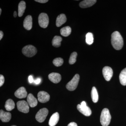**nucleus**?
I'll use <instances>...</instances> for the list:
<instances>
[{
    "instance_id": "obj_12",
    "label": "nucleus",
    "mask_w": 126,
    "mask_h": 126,
    "mask_svg": "<svg viewBox=\"0 0 126 126\" xmlns=\"http://www.w3.org/2000/svg\"><path fill=\"white\" fill-rule=\"evenodd\" d=\"M49 79L54 83H58L61 81V75L58 73H52L48 75Z\"/></svg>"
},
{
    "instance_id": "obj_8",
    "label": "nucleus",
    "mask_w": 126,
    "mask_h": 126,
    "mask_svg": "<svg viewBox=\"0 0 126 126\" xmlns=\"http://www.w3.org/2000/svg\"><path fill=\"white\" fill-rule=\"evenodd\" d=\"M17 109L18 110L21 112L27 113L29 111V107L28 103L26 101H21L17 102Z\"/></svg>"
},
{
    "instance_id": "obj_15",
    "label": "nucleus",
    "mask_w": 126,
    "mask_h": 126,
    "mask_svg": "<svg viewBox=\"0 0 126 126\" xmlns=\"http://www.w3.org/2000/svg\"><path fill=\"white\" fill-rule=\"evenodd\" d=\"M27 101L28 104L31 107H34L38 104L37 99L32 94H29L27 96Z\"/></svg>"
},
{
    "instance_id": "obj_11",
    "label": "nucleus",
    "mask_w": 126,
    "mask_h": 126,
    "mask_svg": "<svg viewBox=\"0 0 126 126\" xmlns=\"http://www.w3.org/2000/svg\"><path fill=\"white\" fill-rule=\"evenodd\" d=\"M27 93L24 87H21L16 91L15 95L19 98H25L27 97Z\"/></svg>"
},
{
    "instance_id": "obj_28",
    "label": "nucleus",
    "mask_w": 126,
    "mask_h": 126,
    "mask_svg": "<svg viewBox=\"0 0 126 126\" xmlns=\"http://www.w3.org/2000/svg\"><path fill=\"white\" fill-rule=\"evenodd\" d=\"M4 77L2 75H0V87H1L4 83Z\"/></svg>"
},
{
    "instance_id": "obj_1",
    "label": "nucleus",
    "mask_w": 126,
    "mask_h": 126,
    "mask_svg": "<svg viewBox=\"0 0 126 126\" xmlns=\"http://www.w3.org/2000/svg\"><path fill=\"white\" fill-rule=\"evenodd\" d=\"M111 42L113 47L117 50L121 49L123 47V39L118 32H114L112 34Z\"/></svg>"
},
{
    "instance_id": "obj_27",
    "label": "nucleus",
    "mask_w": 126,
    "mask_h": 126,
    "mask_svg": "<svg viewBox=\"0 0 126 126\" xmlns=\"http://www.w3.org/2000/svg\"><path fill=\"white\" fill-rule=\"evenodd\" d=\"M53 63L56 67H59L63 65V60L61 58H56L53 60Z\"/></svg>"
},
{
    "instance_id": "obj_32",
    "label": "nucleus",
    "mask_w": 126,
    "mask_h": 126,
    "mask_svg": "<svg viewBox=\"0 0 126 126\" xmlns=\"http://www.w3.org/2000/svg\"><path fill=\"white\" fill-rule=\"evenodd\" d=\"M67 126H78V125L77 123L74 122H72L69 124Z\"/></svg>"
},
{
    "instance_id": "obj_23",
    "label": "nucleus",
    "mask_w": 126,
    "mask_h": 126,
    "mask_svg": "<svg viewBox=\"0 0 126 126\" xmlns=\"http://www.w3.org/2000/svg\"><path fill=\"white\" fill-rule=\"evenodd\" d=\"M62 38L60 36H55L52 41V44L54 47H58L61 46Z\"/></svg>"
},
{
    "instance_id": "obj_21",
    "label": "nucleus",
    "mask_w": 126,
    "mask_h": 126,
    "mask_svg": "<svg viewBox=\"0 0 126 126\" xmlns=\"http://www.w3.org/2000/svg\"><path fill=\"white\" fill-rule=\"evenodd\" d=\"M15 102L12 99H9L6 102L5 108L8 111H11L14 109L15 108Z\"/></svg>"
},
{
    "instance_id": "obj_13",
    "label": "nucleus",
    "mask_w": 126,
    "mask_h": 126,
    "mask_svg": "<svg viewBox=\"0 0 126 126\" xmlns=\"http://www.w3.org/2000/svg\"><path fill=\"white\" fill-rule=\"evenodd\" d=\"M23 26L27 30L31 29L32 27V18L31 16H27L25 18L23 22Z\"/></svg>"
},
{
    "instance_id": "obj_35",
    "label": "nucleus",
    "mask_w": 126,
    "mask_h": 126,
    "mask_svg": "<svg viewBox=\"0 0 126 126\" xmlns=\"http://www.w3.org/2000/svg\"><path fill=\"white\" fill-rule=\"evenodd\" d=\"M1 9H0V15H1Z\"/></svg>"
},
{
    "instance_id": "obj_17",
    "label": "nucleus",
    "mask_w": 126,
    "mask_h": 126,
    "mask_svg": "<svg viewBox=\"0 0 126 126\" xmlns=\"http://www.w3.org/2000/svg\"><path fill=\"white\" fill-rule=\"evenodd\" d=\"M96 1V0H85L80 2L79 6L82 8H87L92 6Z\"/></svg>"
},
{
    "instance_id": "obj_31",
    "label": "nucleus",
    "mask_w": 126,
    "mask_h": 126,
    "mask_svg": "<svg viewBox=\"0 0 126 126\" xmlns=\"http://www.w3.org/2000/svg\"><path fill=\"white\" fill-rule=\"evenodd\" d=\"M29 82L30 83H31L34 82L33 79V77L32 75H30L29 77Z\"/></svg>"
},
{
    "instance_id": "obj_3",
    "label": "nucleus",
    "mask_w": 126,
    "mask_h": 126,
    "mask_svg": "<svg viewBox=\"0 0 126 126\" xmlns=\"http://www.w3.org/2000/svg\"><path fill=\"white\" fill-rule=\"evenodd\" d=\"M22 52L25 56L28 57H32L36 54L37 51L34 46L29 45L25 46L22 49Z\"/></svg>"
},
{
    "instance_id": "obj_20",
    "label": "nucleus",
    "mask_w": 126,
    "mask_h": 126,
    "mask_svg": "<svg viewBox=\"0 0 126 126\" xmlns=\"http://www.w3.org/2000/svg\"><path fill=\"white\" fill-rule=\"evenodd\" d=\"M120 83L123 86H126V68L122 70L119 76Z\"/></svg>"
},
{
    "instance_id": "obj_4",
    "label": "nucleus",
    "mask_w": 126,
    "mask_h": 126,
    "mask_svg": "<svg viewBox=\"0 0 126 126\" xmlns=\"http://www.w3.org/2000/svg\"><path fill=\"white\" fill-rule=\"evenodd\" d=\"M78 110L86 116H89L92 114V111L87 106L86 103L83 101L81 103V104H78L77 106Z\"/></svg>"
},
{
    "instance_id": "obj_18",
    "label": "nucleus",
    "mask_w": 126,
    "mask_h": 126,
    "mask_svg": "<svg viewBox=\"0 0 126 126\" xmlns=\"http://www.w3.org/2000/svg\"><path fill=\"white\" fill-rule=\"evenodd\" d=\"M67 21V18L65 15L61 14L58 16L56 20V25L58 27H59L65 23Z\"/></svg>"
},
{
    "instance_id": "obj_36",
    "label": "nucleus",
    "mask_w": 126,
    "mask_h": 126,
    "mask_svg": "<svg viewBox=\"0 0 126 126\" xmlns=\"http://www.w3.org/2000/svg\"></svg>"
},
{
    "instance_id": "obj_29",
    "label": "nucleus",
    "mask_w": 126,
    "mask_h": 126,
    "mask_svg": "<svg viewBox=\"0 0 126 126\" xmlns=\"http://www.w3.org/2000/svg\"><path fill=\"white\" fill-rule=\"evenodd\" d=\"M35 1L40 3H45L48 2V0H35Z\"/></svg>"
},
{
    "instance_id": "obj_34",
    "label": "nucleus",
    "mask_w": 126,
    "mask_h": 126,
    "mask_svg": "<svg viewBox=\"0 0 126 126\" xmlns=\"http://www.w3.org/2000/svg\"><path fill=\"white\" fill-rule=\"evenodd\" d=\"M14 16L15 17H16V16H17V13H16V12L15 11L14 12Z\"/></svg>"
},
{
    "instance_id": "obj_25",
    "label": "nucleus",
    "mask_w": 126,
    "mask_h": 126,
    "mask_svg": "<svg viewBox=\"0 0 126 126\" xmlns=\"http://www.w3.org/2000/svg\"><path fill=\"white\" fill-rule=\"evenodd\" d=\"M86 43L89 45H90L93 43L94 37L92 33L89 32L86 35Z\"/></svg>"
},
{
    "instance_id": "obj_33",
    "label": "nucleus",
    "mask_w": 126,
    "mask_h": 126,
    "mask_svg": "<svg viewBox=\"0 0 126 126\" xmlns=\"http://www.w3.org/2000/svg\"><path fill=\"white\" fill-rule=\"evenodd\" d=\"M3 35H4V34L3 32L1 31H0V40H1V39L3 38Z\"/></svg>"
},
{
    "instance_id": "obj_26",
    "label": "nucleus",
    "mask_w": 126,
    "mask_h": 126,
    "mask_svg": "<svg viewBox=\"0 0 126 126\" xmlns=\"http://www.w3.org/2000/svg\"><path fill=\"white\" fill-rule=\"evenodd\" d=\"M77 55L78 54L76 52H73L71 54L69 61L70 64H73L75 63L77 61Z\"/></svg>"
},
{
    "instance_id": "obj_19",
    "label": "nucleus",
    "mask_w": 126,
    "mask_h": 126,
    "mask_svg": "<svg viewBox=\"0 0 126 126\" xmlns=\"http://www.w3.org/2000/svg\"><path fill=\"white\" fill-rule=\"evenodd\" d=\"M26 8V3L24 1H21L18 5V16L21 17L23 16Z\"/></svg>"
},
{
    "instance_id": "obj_22",
    "label": "nucleus",
    "mask_w": 126,
    "mask_h": 126,
    "mask_svg": "<svg viewBox=\"0 0 126 126\" xmlns=\"http://www.w3.org/2000/svg\"><path fill=\"white\" fill-rule=\"evenodd\" d=\"M72 29L69 26H67L63 27L60 30V33L62 36L67 37L70 35Z\"/></svg>"
},
{
    "instance_id": "obj_10",
    "label": "nucleus",
    "mask_w": 126,
    "mask_h": 126,
    "mask_svg": "<svg viewBox=\"0 0 126 126\" xmlns=\"http://www.w3.org/2000/svg\"><path fill=\"white\" fill-rule=\"evenodd\" d=\"M38 100L41 103H45L48 101L50 96L48 93L45 91H40L38 94Z\"/></svg>"
},
{
    "instance_id": "obj_2",
    "label": "nucleus",
    "mask_w": 126,
    "mask_h": 126,
    "mask_svg": "<svg viewBox=\"0 0 126 126\" xmlns=\"http://www.w3.org/2000/svg\"><path fill=\"white\" fill-rule=\"evenodd\" d=\"M111 117L109 110L107 108H104L102 111L100 117V122L103 126H108L111 121Z\"/></svg>"
},
{
    "instance_id": "obj_9",
    "label": "nucleus",
    "mask_w": 126,
    "mask_h": 126,
    "mask_svg": "<svg viewBox=\"0 0 126 126\" xmlns=\"http://www.w3.org/2000/svg\"><path fill=\"white\" fill-rule=\"evenodd\" d=\"M102 73L104 79L107 81H110L113 74L112 69L108 66H106L103 68Z\"/></svg>"
},
{
    "instance_id": "obj_7",
    "label": "nucleus",
    "mask_w": 126,
    "mask_h": 126,
    "mask_svg": "<svg viewBox=\"0 0 126 126\" xmlns=\"http://www.w3.org/2000/svg\"><path fill=\"white\" fill-rule=\"evenodd\" d=\"M39 25L41 27L46 28L47 27L49 23L48 16L46 14L42 13L38 17Z\"/></svg>"
},
{
    "instance_id": "obj_14",
    "label": "nucleus",
    "mask_w": 126,
    "mask_h": 126,
    "mask_svg": "<svg viewBox=\"0 0 126 126\" xmlns=\"http://www.w3.org/2000/svg\"><path fill=\"white\" fill-rule=\"evenodd\" d=\"M11 118V115L10 113L6 112L1 110L0 111V118L1 120L4 122H9Z\"/></svg>"
},
{
    "instance_id": "obj_6",
    "label": "nucleus",
    "mask_w": 126,
    "mask_h": 126,
    "mask_svg": "<svg viewBox=\"0 0 126 126\" xmlns=\"http://www.w3.org/2000/svg\"><path fill=\"white\" fill-rule=\"evenodd\" d=\"M48 113V110L47 108L41 109L36 113L35 116V118L39 122H43L45 120Z\"/></svg>"
},
{
    "instance_id": "obj_5",
    "label": "nucleus",
    "mask_w": 126,
    "mask_h": 126,
    "mask_svg": "<svg viewBox=\"0 0 126 126\" xmlns=\"http://www.w3.org/2000/svg\"><path fill=\"white\" fill-rule=\"evenodd\" d=\"M79 80V75L76 74L71 79V81L67 84L66 86L67 89L69 91H73L75 90L78 87Z\"/></svg>"
},
{
    "instance_id": "obj_16",
    "label": "nucleus",
    "mask_w": 126,
    "mask_h": 126,
    "mask_svg": "<svg viewBox=\"0 0 126 126\" xmlns=\"http://www.w3.org/2000/svg\"><path fill=\"white\" fill-rule=\"evenodd\" d=\"M59 119V115L58 113L56 112L53 113L50 118L49 125L50 126H55L58 123Z\"/></svg>"
},
{
    "instance_id": "obj_24",
    "label": "nucleus",
    "mask_w": 126,
    "mask_h": 126,
    "mask_svg": "<svg viewBox=\"0 0 126 126\" xmlns=\"http://www.w3.org/2000/svg\"><path fill=\"white\" fill-rule=\"evenodd\" d=\"M91 97L94 103H96L98 101V95L96 89L94 87H93L91 91Z\"/></svg>"
},
{
    "instance_id": "obj_30",
    "label": "nucleus",
    "mask_w": 126,
    "mask_h": 126,
    "mask_svg": "<svg viewBox=\"0 0 126 126\" xmlns=\"http://www.w3.org/2000/svg\"><path fill=\"white\" fill-rule=\"evenodd\" d=\"M41 79L40 78H38L34 81V82L35 84H38L40 83Z\"/></svg>"
}]
</instances>
